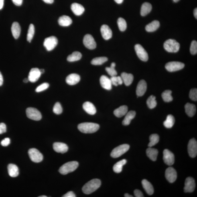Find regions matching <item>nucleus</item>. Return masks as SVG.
Listing matches in <instances>:
<instances>
[{
	"instance_id": "obj_26",
	"label": "nucleus",
	"mask_w": 197,
	"mask_h": 197,
	"mask_svg": "<svg viewBox=\"0 0 197 197\" xmlns=\"http://www.w3.org/2000/svg\"><path fill=\"white\" fill-rule=\"evenodd\" d=\"M7 169L10 176L15 177L18 176L19 174V169L16 165L10 163L8 166Z\"/></svg>"
},
{
	"instance_id": "obj_44",
	"label": "nucleus",
	"mask_w": 197,
	"mask_h": 197,
	"mask_svg": "<svg viewBox=\"0 0 197 197\" xmlns=\"http://www.w3.org/2000/svg\"><path fill=\"white\" fill-rule=\"evenodd\" d=\"M118 27L120 30L122 31H125L127 28V23L125 19L122 18H119L117 21Z\"/></svg>"
},
{
	"instance_id": "obj_39",
	"label": "nucleus",
	"mask_w": 197,
	"mask_h": 197,
	"mask_svg": "<svg viewBox=\"0 0 197 197\" xmlns=\"http://www.w3.org/2000/svg\"><path fill=\"white\" fill-rule=\"evenodd\" d=\"M108 60L107 58L105 57H98L94 58L91 61V63L95 66L101 65L107 62Z\"/></svg>"
},
{
	"instance_id": "obj_47",
	"label": "nucleus",
	"mask_w": 197,
	"mask_h": 197,
	"mask_svg": "<svg viewBox=\"0 0 197 197\" xmlns=\"http://www.w3.org/2000/svg\"><path fill=\"white\" fill-rule=\"evenodd\" d=\"M190 52L192 54L195 55L197 53V42L196 41H193L191 44Z\"/></svg>"
},
{
	"instance_id": "obj_6",
	"label": "nucleus",
	"mask_w": 197,
	"mask_h": 197,
	"mask_svg": "<svg viewBox=\"0 0 197 197\" xmlns=\"http://www.w3.org/2000/svg\"><path fill=\"white\" fill-rule=\"evenodd\" d=\"M27 117L34 121H39L42 118V115L40 112L35 108L29 107L26 110Z\"/></svg>"
},
{
	"instance_id": "obj_17",
	"label": "nucleus",
	"mask_w": 197,
	"mask_h": 197,
	"mask_svg": "<svg viewBox=\"0 0 197 197\" xmlns=\"http://www.w3.org/2000/svg\"><path fill=\"white\" fill-rule=\"evenodd\" d=\"M147 84L144 80L140 81L136 89V94L138 97L144 95L147 91Z\"/></svg>"
},
{
	"instance_id": "obj_29",
	"label": "nucleus",
	"mask_w": 197,
	"mask_h": 197,
	"mask_svg": "<svg viewBox=\"0 0 197 197\" xmlns=\"http://www.w3.org/2000/svg\"><path fill=\"white\" fill-rule=\"evenodd\" d=\"M185 111L189 117H192L196 112V106L194 104L187 103L185 106Z\"/></svg>"
},
{
	"instance_id": "obj_27",
	"label": "nucleus",
	"mask_w": 197,
	"mask_h": 197,
	"mask_svg": "<svg viewBox=\"0 0 197 197\" xmlns=\"http://www.w3.org/2000/svg\"><path fill=\"white\" fill-rule=\"evenodd\" d=\"M128 107L127 106H122L114 110V114L116 117L121 118L125 115L128 112Z\"/></svg>"
},
{
	"instance_id": "obj_22",
	"label": "nucleus",
	"mask_w": 197,
	"mask_h": 197,
	"mask_svg": "<svg viewBox=\"0 0 197 197\" xmlns=\"http://www.w3.org/2000/svg\"><path fill=\"white\" fill-rule=\"evenodd\" d=\"M82 107L84 111L90 115H94L96 113V110L95 106L89 102H85Z\"/></svg>"
},
{
	"instance_id": "obj_45",
	"label": "nucleus",
	"mask_w": 197,
	"mask_h": 197,
	"mask_svg": "<svg viewBox=\"0 0 197 197\" xmlns=\"http://www.w3.org/2000/svg\"><path fill=\"white\" fill-rule=\"evenodd\" d=\"M111 83L114 86H117L119 85H122L123 83V82L121 76H117L111 77L110 78Z\"/></svg>"
},
{
	"instance_id": "obj_2",
	"label": "nucleus",
	"mask_w": 197,
	"mask_h": 197,
	"mask_svg": "<svg viewBox=\"0 0 197 197\" xmlns=\"http://www.w3.org/2000/svg\"><path fill=\"white\" fill-rule=\"evenodd\" d=\"M78 129L84 133H93L96 132L99 129V125L95 123H85L79 124Z\"/></svg>"
},
{
	"instance_id": "obj_64",
	"label": "nucleus",
	"mask_w": 197,
	"mask_h": 197,
	"mask_svg": "<svg viewBox=\"0 0 197 197\" xmlns=\"http://www.w3.org/2000/svg\"><path fill=\"white\" fill-rule=\"evenodd\" d=\"M47 196L45 195H43V196H39V197H46Z\"/></svg>"
},
{
	"instance_id": "obj_31",
	"label": "nucleus",
	"mask_w": 197,
	"mask_h": 197,
	"mask_svg": "<svg viewBox=\"0 0 197 197\" xmlns=\"http://www.w3.org/2000/svg\"><path fill=\"white\" fill-rule=\"evenodd\" d=\"M125 115V117L123 122V125H129L131 123V120L135 118L136 112L134 111H130L127 112Z\"/></svg>"
},
{
	"instance_id": "obj_38",
	"label": "nucleus",
	"mask_w": 197,
	"mask_h": 197,
	"mask_svg": "<svg viewBox=\"0 0 197 197\" xmlns=\"http://www.w3.org/2000/svg\"><path fill=\"white\" fill-rule=\"evenodd\" d=\"M172 92L170 90H167L163 92L162 97L165 102H169L172 101L173 98L172 95Z\"/></svg>"
},
{
	"instance_id": "obj_55",
	"label": "nucleus",
	"mask_w": 197,
	"mask_h": 197,
	"mask_svg": "<svg viewBox=\"0 0 197 197\" xmlns=\"http://www.w3.org/2000/svg\"><path fill=\"white\" fill-rule=\"evenodd\" d=\"M3 76L0 72V86L2 85L3 83Z\"/></svg>"
},
{
	"instance_id": "obj_62",
	"label": "nucleus",
	"mask_w": 197,
	"mask_h": 197,
	"mask_svg": "<svg viewBox=\"0 0 197 197\" xmlns=\"http://www.w3.org/2000/svg\"><path fill=\"white\" fill-rule=\"evenodd\" d=\"M40 70V71L41 74L44 73L45 72V70H44V69H41V70Z\"/></svg>"
},
{
	"instance_id": "obj_37",
	"label": "nucleus",
	"mask_w": 197,
	"mask_h": 197,
	"mask_svg": "<svg viewBox=\"0 0 197 197\" xmlns=\"http://www.w3.org/2000/svg\"><path fill=\"white\" fill-rule=\"evenodd\" d=\"M82 54L78 52H74L69 55L67 60L69 62H74L79 60L82 58Z\"/></svg>"
},
{
	"instance_id": "obj_50",
	"label": "nucleus",
	"mask_w": 197,
	"mask_h": 197,
	"mask_svg": "<svg viewBox=\"0 0 197 197\" xmlns=\"http://www.w3.org/2000/svg\"><path fill=\"white\" fill-rule=\"evenodd\" d=\"M10 143V139L9 138H5L1 141V145L3 147H7Z\"/></svg>"
},
{
	"instance_id": "obj_52",
	"label": "nucleus",
	"mask_w": 197,
	"mask_h": 197,
	"mask_svg": "<svg viewBox=\"0 0 197 197\" xmlns=\"http://www.w3.org/2000/svg\"><path fill=\"white\" fill-rule=\"evenodd\" d=\"M134 194L136 197H144L143 193L141 191L139 190H135L134 191Z\"/></svg>"
},
{
	"instance_id": "obj_13",
	"label": "nucleus",
	"mask_w": 197,
	"mask_h": 197,
	"mask_svg": "<svg viewBox=\"0 0 197 197\" xmlns=\"http://www.w3.org/2000/svg\"><path fill=\"white\" fill-rule=\"evenodd\" d=\"M188 150L189 155L192 158L195 157L197 154V143L195 139H191L188 143Z\"/></svg>"
},
{
	"instance_id": "obj_11",
	"label": "nucleus",
	"mask_w": 197,
	"mask_h": 197,
	"mask_svg": "<svg viewBox=\"0 0 197 197\" xmlns=\"http://www.w3.org/2000/svg\"><path fill=\"white\" fill-rule=\"evenodd\" d=\"M83 42L85 46L88 49L92 50L96 48V42L91 35L86 34L84 37Z\"/></svg>"
},
{
	"instance_id": "obj_61",
	"label": "nucleus",
	"mask_w": 197,
	"mask_h": 197,
	"mask_svg": "<svg viewBox=\"0 0 197 197\" xmlns=\"http://www.w3.org/2000/svg\"><path fill=\"white\" fill-rule=\"evenodd\" d=\"M23 82H25V83H27V82H28L29 81V80L28 78H25L24 80H23Z\"/></svg>"
},
{
	"instance_id": "obj_15",
	"label": "nucleus",
	"mask_w": 197,
	"mask_h": 197,
	"mask_svg": "<svg viewBox=\"0 0 197 197\" xmlns=\"http://www.w3.org/2000/svg\"><path fill=\"white\" fill-rule=\"evenodd\" d=\"M165 175L166 179L170 183L174 182L176 180L177 172L172 167H169L166 169Z\"/></svg>"
},
{
	"instance_id": "obj_35",
	"label": "nucleus",
	"mask_w": 197,
	"mask_h": 197,
	"mask_svg": "<svg viewBox=\"0 0 197 197\" xmlns=\"http://www.w3.org/2000/svg\"><path fill=\"white\" fill-rule=\"evenodd\" d=\"M127 161L125 159H123L116 163L113 167V171L116 173H121L123 170V167L126 164Z\"/></svg>"
},
{
	"instance_id": "obj_33",
	"label": "nucleus",
	"mask_w": 197,
	"mask_h": 197,
	"mask_svg": "<svg viewBox=\"0 0 197 197\" xmlns=\"http://www.w3.org/2000/svg\"><path fill=\"white\" fill-rule=\"evenodd\" d=\"M160 26L159 22L155 20L146 26L145 29L147 32H153L158 29Z\"/></svg>"
},
{
	"instance_id": "obj_54",
	"label": "nucleus",
	"mask_w": 197,
	"mask_h": 197,
	"mask_svg": "<svg viewBox=\"0 0 197 197\" xmlns=\"http://www.w3.org/2000/svg\"><path fill=\"white\" fill-rule=\"evenodd\" d=\"M14 5L17 6H20L22 4L23 0H12Z\"/></svg>"
},
{
	"instance_id": "obj_9",
	"label": "nucleus",
	"mask_w": 197,
	"mask_h": 197,
	"mask_svg": "<svg viewBox=\"0 0 197 197\" xmlns=\"http://www.w3.org/2000/svg\"><path fill=\"white\" fill-rule=\"evenodd\" d=\"M184 66V64L182 62H172L167 63L165 67L169 72H173L182 70Z\"/></svg>"
},
{
	"instance_id": "obj_48",
	"label": "nucleus",
	"mask_w": 197,
	"mask_h": 197,
	"mask_svg": "<svg viewBox=\"0 0 197 197\" xmlns=\"http://www.w3.org/2000/svg\"><path fill=\"white\" fill-rule=\"evenodd\" d=\"M191 99L196 101L197 100V90L196 88H193L191 90L189 94Z\"/></svg>"
},
{
	"instance_id": "obj_58",
	"label": "nucleus",
	"mask_w": 197,
	"mask_h": 197,
	"mask_svg": "<svg viewBox=\"0 0 197 197\" xmlns=\"http://www.w3.org/2000/svg\"><path fill=\"white\" fill-rule=\"evenodd\" d=\"M194 15L195 16V18L197 19V9L196 8L194 10Z\"/></svg>"
},
{
	"instance_id": "obj_28",
	"label": "nucleus",
	"mask_w": 197,
	"mask_h": 197,
	"mask_svg": "<svg viewBox=\"0 0 197 197\" xmlns=\"http://www.w3.org/2000/svg\"><path fill=\"white\" fill-rule=\"evenodd\" d=\"M142 184L143 188L148 194L150 195L153 194L154 190L152 184L150 183L146 179H144L142 181Z\"/></svg>"
},
{
	"instance_id": "obj_23",
	"label": "nucleus",
	"mask_w": 197,
	"mask_h": 197,
	"mask_svg": "<svg viewBox=\"0 0 197 197\" xmlns=\"http://www.w3.org/2000/svg\"><path fill=\"white\" fill-rule=\"evenodd\" d=\"M71 9L74 14L79 16L82 14L85 10L84 7L78 3H74L71 6Z\"/></svg>"
},
{
	"instance_id": "obj_56",
	"label": "nucleus",
	"mask_w": 197,
	"mask_h": 197,
	"mask_svg": "<svg viewBox=\"0 0 197 197\" xmlns=\"http://www.w3.org/2000/svg\"><path fill=\"white\" fill-rule=\"evenodd\" d=\"M42 1L48 4H52L54 2V0H42Z\"/></svg>"
},
{
	"instance_id": "obj_10",
	"label": "nucleus",
	"mask_w": 197,
	"mask_h": 197,
	"mask_svg": "<svg viewBox=\"0 0 197 197\" xmlns=\"http://www.w3.org/2000/svg\"><path fill=\"white\" fill-rule=\"evenodd\" d=\"M135 50L137 56L143 62H147L148 60V55L147 51L141 45H136Z\"/></svg>"
},
{
	"instance_id": "obj_12",
	"label": "nucleus",
	"mask_w": 197,
	"mask_h": 197,
	"mask_svg": "<svg viewBox=\"0 0 197 197\" xmlns=\"http://www.w3.org/2000/svg\"><path fill=\"white\" fill-rule=\"evenodd\" d=\"M163 160L167 165H172L175 163L174 154L168 149H165L163 151Z\"/></svg>"
},
{
	"instance_id": "obj_5",
	"label": "nucleus",
	"mask_w": 197,
	"mask_h": 197,
	"mask_svg": "<svg viewBox=\"0 0 197 197\" xmlns=\"http://www.w3.org/2000/svg\"><path fill=\"white\" fill-rule=\"evenodd\" d=\"M130 146L127 144L119 145L112 151L111 156L114 158H117L127 152Z\"/></svg>"
},
{
	"instance_id": "obj_21",
	"label": "nucleus",
	"mask_w": 197,
	"mask_h": 197,
	"mask_svg": "<svg viewBox=\"0 0 197 197\" xmlns=\"http://www.w3.org/2000/svg\"><path fill=\"white\" fill-rule=\"evenodd\" d=\"M80 77L78 74H71L67 77L66 82L70 85H74L79 82Z\"/></svg>"
},
{
	"instance_id": "obj_43",
	"label": "nucleus",
	"mask_w": 197,
	"mask_h": 197,
	"mask_svg": "<svg viewBox=\"0 0 197 197\" xmlns=\"http://www.w3.org/2000/svg\"><path fill=\"white\" fill-rule=\"evenodd\" d=\"M116 66L115 63H112L111 66L110 67H106V70L108 74L111 77L117 76V72L115 70V67Z\"/></svg>"
},
{
	"instance_id": "obj_20",
	"label": "nucleus",
	"mask_w": 197,
	"mask_h": 197,
	"mask_svg": "<svg viewBox=\"0 0 197 197\" xmlns=\"http://www.w3.org/2000/svg\"><path fill=\"white\" fill-rule=\"evenodd\" d=\"M53 148L56 152L64 153L68 150V146L66 144L62 143H55L53 145Z\"/></svg>"
},
{
	"instance_id": "obj_53",
	"label": "nucleus",
	"mask_w": 197,
	"mask_h": 197,
	"mask_svg": "<svg viewBox=\"0 0 197 197\" xmlns=\"http://www.w3.org/2000/svg\"><path fill=\"white\" fill-rule=\"evenodd\" d=\"M63 197H76V196L74 192L72 191L68 192L62 196Z\"/></svg>"
},
{
	"instance_id": "obj_63",
	"label": "nucleus",
	"mask_w": 197,
	"mask_h": 197,
	"mask_svg": "<svg viewBox=\"0 0 197 197\" xmlns=\"http://www.w3.org/2000/svg\"><path fill=\"white\" fill-rule=\"evenodd\" d=\"M180 0H173V1L175 2H179Z\"/></svg>"
},
{
	"instance_id": "obj_18",
	"label": "nucleus",
	"mask_w": 197,
	"mask_h": 197,
	"mask_svg": "<svg viewBox=\"0 0 197 197\" xmlns=\"http://www.w3.org/2000/svg\"><path fill=\"white\" fill-rule=\"evenodd\" d=\"M100 85L102 87L108 90H111L112 89V83L110 78L107 76L102 75L100 79Z\"/></svg>"
},
{
	"instance_id": "obj_14",
	"label": "nucleus",
	"mask_w": 197,
	"mask_h": 197,
	"mask_svg": "<svg viewBox=\"0 0 197 197\" xmlns=\"http://www.w3.org/2000/svg\"><path fill=\"white\" fill-rule=\"evenodd\" d=\"M196 184L195 180L191 177L186 179L185 183L184 191L185 192H192L195 188Z\"/></svg>"
},
{
	"instance_id": "obj_36",
	"label": "nucleus",
	"mask_w": 197,
	"mask_h": 197,
	"mask_svg": "<svg viewBox=\"0 0 197 197\" xmlns=\"http://www.w3.org/2000/svg\"><path fill=\"white\" fill-rule=\"evenodd\" d=\"M175 123V118L172 115H167L166 120L163 122V125L167 128H172Z\"/></svg>"
},
{
	"instance_id": "obj_16",
	"label": "nucleus",
	"mask_w": 197,
	"mask_h": 197,
	"mask_svg": "<svg viewBox=\"0 0 197 197\" xmlns=\"http://www.w3.org/2000/svg\"><path fill=\"white\" fill-rule=\"evenodd\" d=\"M40 70L38 68H33L29 72L28 79L31 82H34L39 79L41 76Z\"/></svg>"
},
{
	"instance_id": "obj_3",
	"label": "nucleus",
	"mask_w": 197,
	"mask_h": 197,
	"mask_svg": "<svg viewBox=\"0 0 197 197\" xmlns=\"http://www.w3.org/2000/svg\"><path fill=\"white\" fill-rule=\"evenodd\" d=\"M78 163L76 161H70L65 163L59 169V172L61 174L66 175L74 172L78 168Z\"/></svg>"
},
{
	"instance_id": "obj_51",
	"label": "nucleus",
	"mask_w": 197,
	"mask_h": 197,
	"mask_svg": "<svg viewBox=\"0 0 197 197\" xmlns=\"http://www.w3.org/2000/svg\"><path fill=\"white\" fill-rule=\"evenodd\" d=\"M6 127L4 123H0V135L6 132Z\"/></svg>"
},
{
	"instance_id": "obj_19",
	"label": "nucleus",
	"mask_w": 197,
	"mask_h": 197,
	"mask_svg": "<svg viewBox=\"0 0 197 197\" xmlns=\"http://www.w3.org/2000/svg\"><path fill=\"white\" fill-rule=\"evenodd\" d=\"M100 31L102 37L105 40H108L111 38L112 31L111 29L107 25H102L100 29Z\"/></svg>"
},
{
	"instance_id": "obj_34",
	"label": "nucleus",
	"mask_w": 197,
	"mask_h": 197,
	"mask_svg": "<svg viewBox=\"0 0 197 197\" xmlns=\"http://www.w3.org/2000/svg\"><path fill=\"white\" fill-rule=\"evenodd\" d=\"M151 9H152V6L151 3L148 2L143 3L141 8V15L143 16H145L150 13Z\"/></svg>"
},
{
	"instance_id": "obj_1",
	"label": "nucleus",
	"mask_w": 197,
	"mask_h": 197,
	"mask_svg": "<svg viewBox=\"0 0 197 197\" xmlns=\"http://www.w3.org/2000/svg\"><path fill=\"white\" fill-rule=\"evenodd\" d=\"M101 184V181L99 179H92L86 183L82 187V192L85 194H90L99 188Z\"/></svg>"
},
{
	"instance_id": "obj_57",
	"label": "nucleus",
	"mask_w": 197,
	"mask_h": 197,
	"mask_svg": "<svg viewBox=\"0 0 197 197\" xmlns=\"http://www.w3.org/2000/svg\"><path fill=\"white\" fill-rule=\"evenodd\" d=\"M4 0H0V10L3 8Z\"/></svg>"
},
{
	"instance_id": "obj_60",
	"label": "nucleus",
	"mask_w": 197,
	"mask_h": 197,
	"mask_svg": "<svg viewBox=\"0 0 197 197\" xmlns=\"http://www.w3.org/2000/svg\"><path fill=\"white\" fill-rule=\"evenodd\" d=\"M124 196H125V197H133V196L131 195H130L129 194H127H127H125V195H124Z\"/></svg>"
},
{
	"instance_id": "obj_8",
	"label": "nucleus",
	"mask_w": 197,
	"mask_h": 197,
	"mask_svg": "<svg viewBox=\"0 0 197 197\" xmlns=\"http://www.w3.org/2000/svg\"><path fill=\"white\" fill-rule=\"evenodd\" d=\"M58 39L55 36H50L45 38L44 46L48 51L52 50L58 44Z\"/></svg>"
},
{
	"instance_id": "obj_4",
	"label": "nucleus",
	"mask_w": 197,
	"mask_h": 197,
	"mask_svg": "<svg viewBox=\"0 0 197 197\" xmlns=\"http://www.w3.org/2000/svg\"><path fill=\"white\" fill-rule=\"evenodd\" d=\"M165 50L169 52L176 53L178 52L180 48L179 43L173 39H169L163 44Z\"/></svg>"
},
{
	"instance_id": "obj_41",
	"label": "nucleus",
	"mask_w": 197,
	"mask_h": 197,
	"mask_svg": "<svg viewBox=\"0 0 197 197\" xmlns=\"http://www.w3.org/2000/svg\"><path fill=\"white\" fill-rule=\"evenodd\" d=\"M150 143L148 144L149 147H152L155 145L159 141V136L157 134H153L149 138Z\"/></svg>"
},
{
	"instance_id": "obj_59",
	"label": "nucleus",
	"mask_w": 197,
	"mask_h": 197,
	"mask_svg": "<svg viewBox=\"0 0 197 197\" xmlns=\"http://www.w3.org/2000/svg\"><path fill=\"white\" fill-rule=\"evenodd\" d=\"M114 1L118 4H121L123 2V0H114Z\"/></svg>"
},
{
	"instance_id": "obj_25",
	"label": "nucleus",
	"mask_w": 197,
	"mask_h": 197,
	"mask_svg": "<svg viewBox=\"0 0 197 197\" xmlns=\"http://www.w3.org/2000/svg\"><path fill=\"white\" fill-rule=\"evenodd\" d=\"M11 30L14 37L16 39L18 38L21 32V27L19 23L17 22H14L12 25Z\"/></svg>"
},
{
	"instance_id": "obj_30",
	"label": "nucleus",
	"mask_w": 197,
	"mask_h": 197,
	"mask_svg": "<svg viewBox=\"0 0 197 197\" xmlns=\"http://www.w3.org/2000/svg\"><path fill=\"white\" fill-rule=\"evenodd\" d=\"M59 24L62 26H68L72 24V21L70 17L66 15H63L58 19Z\"/></svg>"
},
{
	"instance_id": "obj_46",
	"label": "nucleus",
	"mask_w": 197,
	"mask_h": 197,
	"mask_svg": "<svg viewBox=\"0 0 197 197\" xmlns=\"http://www.w3.org/2000/svg\"><path fill=\"white\" fill-rule=\"evenodd\" d=\"M53 111L57 115H59L62 113V108L61 104L59 102H57L55 104L53 108Z\"/></svg>"
},
{
	"instance_id": "obj_24",
	"label": "nucleus",
	"mask_w": 197,
	"mask_h": 197,
	"mask_svg": "<svg viewBox=\"0 0 197 197\" xmlns=\"http://www.w3.org/2000/svg\"><path fill=\"white\" fill-rule=\"evenodd\" d=\"M121 77L123 82L126 86H129L132 83L134 80V76L131 74L123 72L121 74Z\"/></svg>"
},
{
	"instance_id": "obj_40",
	"label": "nucleus",
	"mask_w": 197,
	"mask_h": 197,
	"mask_svg": "<svg viewBox=\"0 0 197 197\" xmlns=\"http://www.w3.org/2000/svg\"><path fill=\"white\" fill-rule=\"evenodd\" d=\"M155 97L153 95H151L147 98V103L148 107L150 109H153L156 107L157 105V102L155 100Z\"/></svg>"
},
{
	"instance_id": "obj_49",
	"label": "nucleus",
	"mask_w": 197,
	"mask_h": 197,
	"mask_svg": "<svg viewBox=\"0 0 197 197\" xmlns=\"http://www.w3.org/2000/svg\"><path fill=\"white\" fill-rule=\"evenodd\" d=\"M49 86V84L46 82L42 83L36 88L35 91L37 92H39L44 91L48 88Z\"/></svg>"
},
{
	"instance_id": "obj_32",
	"label": "nucleus",
	"mask_w": 197,
	"mask_h": 197,
	"mask_svg": "<svg viewBox=\"0 0 197 197\" xmlns=\"http://www.w3.org/2000/svg\"><path fill=\"white\" fill-rule=\"evenodd\" d=\"M146 153L148 157L151 160L155 161L157 160L158 154V151L157 149L149 147L147 150Z\"/></svg>"
},
{
	"instance_id": "obj_42",
	"label": "nucleus",
	"mask_w": 197,
	"mask_h": 197,
	"mask_svg": "<svg viewBox=\"0 0 197 197\" xmlns=\"http://www.w3.org/2000/svg\"><path fill=\"white\" fill-rule=\"evenodd\" d=\"M34 32L35 28L34 25L32 24H31L29 25L27 36V41L29 42H30L32 40L34 35Z\"/></svg>"
},
{
	"instance_id": "obj_7",
	"label": "nucleus",
	"mask_w": 197,
	"mask_h": 197,
	"mask_svg": "<svg viewBox=\"0 0 197 197\" xmlns=\"http://www.w3.org/2000/svg\"><path fill=\"white\" fill-rule=\"evenodd\" d=\"M28 154L31 160L33 162L39 163L43 160V155L36 149H30L28 151Z\"/></svg>"
}]
</instances>
